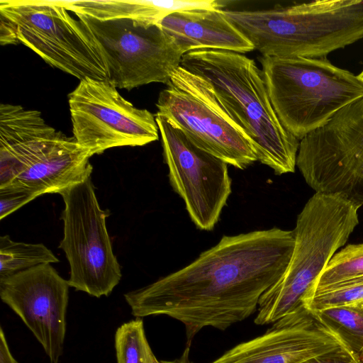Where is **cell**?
Segmentation results:
<instances>
[{
  "label": "cell",
  "mask_w": 363,
  "mask_h": 363,
  "mask_svg": "<svg viewBox=\"0 0 363 363\" xmlns=\"http://www.w3.org/2000/svg\"><path fill=\"white\" fill-rule=\"evenodd\" d=\"M69 285L51 264L0 279V297L23 320L51 363H58L66 334Z\"/></svg>",
  "instance_id": "4fadbf2b"
},
{
  "label": "cell",
  "mask_w": 363,
  "mask_h": 363,
  "mask_svg": "<svg viewBox=\"0 0 363 363\" xmlns=\"http://www.w3.org/2000/svg\"><path fill=\"white\" fill-rule=\"evenodd\" d=\"M59 259L42 243L16 242L9 235L0 237V279Z\"/></svg>",
  "instance_id": "ac0fdd59"
},
{
  "label": "cell",
  "mask_w": 363,
  "mask_h": 363,
  "mask_svg": "<svg viewBox=\"0 0 363 363\" xmlns=\"http://www.w3.org/2000/svg\"><path fill=\"white\" fill-rule=\"evenodd\" d=\"M73 138L92 157L159 139L155 115L136 108L108 80L86 78L68 94Z\"/></svg>",
  "instance_id": "8fae6325"
},
{
  "label": "cell",
  "mask_w": 363,
  "mask_h": 363,
  "mask_svg": "<svg viewBox=\"0 0 363 363\" xmlns=\"http://www.w3.org/2000/svg\"><path fill=\"white\" fill-rule=\"evenodd\" d=\"M296 166L315 193L363 205V97L300 140Z\"/></svg>",
  "instance_id": "ba28073f"
},
{
  "label": "cell",
  "mask_w": 363,
  "mask_h": 363,
  "mask_svg": "<svg viewBox=\"0 0 363 363\" xmlns=\"http://www.w3.org/2000/svg\"><path fill=\"white\" fill-rule=\"evenodd\" d=\"M189 347L186 348L185 352L184 353L183 356L182 357L181 359H177L176 361H174V362H167L165 361L166 363H190L189 359H188V354H189Z\"/></svg>",
  "instance_id": "484cf974"
},
{
  "label": "cell",
  "mask_w": 363,
  "mask_h": 363,
  "mask_svg": "<svg viewBox=\"0 0 363 363\" xmlns=\"http://www.w3.org/2000/svg\"><path fill=\"white\" fill-rule=\"evenodd\" d=\"M169 181L201 230H212L231 194L228 164L194 144L174 123L156 113Z\"/></svg>",
  "instance_id": "7c38bea8"
},
{
  "label": "cell",
  "mask_w": 363,
  "mask_h": 363,
  "mask_svg": "<svg viewBox=\"0 0 363 363\" xmlns=\"http://www.w3.org/2000/svg\"><path fill=\"white\" fill-rule=\"evenodd\" d=\"M302 363H363V358L342 343Z\"/></svg>",
  "instance_id": "cb8c5ba5"
},
{
  "label": "cell",
  "mask_w": 363,
  "mask_h": 363,
  "mask_svg": "<svg viewBox=\"0 0 363 363\" xmlns=\"http://www.w3.org/2000/svg\"><path fill=\"white\" fill-rule=\"evenodd\" d=\"M362 301L363 277H361L315 294L310 300L307 308L315 312L330 307L353 305Z\"/></svg>",
  "instance_id": "7402d4cb"
},
{
  "label": "cell",
  "mask_w": 363,
  "mask_h": 363,
  "mask_svg": "<svg viewBox=\"0 0 363 363\" xmlns=\"http://www.w3.org/2000/svg\"><path fill=\"white\" fill-rule=\"evenodd\" d=\"M75 15L99 21L130 18L148 24H158L164 17L188 10H216L221 7L216 0L170 1H57Z\"/></svg>",
  "instance_id": "e0dca14e"
},
{
  "label": "cell",
  "mask_w": 363,
  "mask_h": 363,
  "mask_svg": "<svg viewBox=\"0 0 363 363\" xmlns=\"http://www.w3.org/2000/svg\"><path fill=\"white\" fill-rule=\"evenodd\" d=\"M159 25L184 54L201 49L244 54L253 51L252 43L225 17L223 9H195L173 13Z\"/></svg>",
  "instance_id": "2e32d148"
},
{
  "label": "cell",
  "mask_w": 363,
  "mask_h": 363,
  "mask_svg": "<svg viewBox=\"0 0 363 363\" xmlns=\"http://www.w3.org/2000/svg\"><path fill=\"white\" fill-rule=\"evenodd\" d=\"M115 348L117 363H157L147 342L140 318L124 323L116 330Z\"/></svg>",
  "instance_id": "44dd1931"
},
{
  "label": "cell",
  "mask_w": 363,
  "mask_h": 363,
  "mask_svg": "<svg viewBox=\"0 0 363 363\" xmlns=\"http://www.w3.org/2000/svg\"><path fill=\"white\" fill-rule=\"evenodd\" d=\"M294 244L293 230L276 227L223 235L187 266L124 298L136 318L180 321L189 344L206 327L224 330L253 314L286 270Z\"/></svg>",
  "instance_id": "6da1fadb"
},
{
  "label": "cell",
  "mask_w": 363,
  "mask_h": 363,
  "mask_svg": "<svg viewBox=\"0 0 363 363\" xmlns=\"http://www.w3.org/2000/svg\"><path fill=\"white\" fill-rule=\"evenodd\" d=\"M355 205L338 194L315 193L297 216L295 244L281 277L261 296L257 325L307 309L315 284L359 223Z\"/></svg>",
  "instance_id": "277c9868"
},
{
  "label": "cell",
  "mask_w": 363,
  "mask_h": 363,
  "mask_svg": "<svg viewBox=\"0 0 363 363\" xmlns=\"http://www.w3.org/2000/svg\"><path fill=\"white\" fill-rule=\"evenodd\" d=\"M347 347L363 352V308L358 304L335 306L313 312Z\"/></svg>",
  "instance_id": "d6986e66"
},
{
  "label": "cell",
  "mask_w": 363,
  "mask_h": 363,
  "mask_svg": "<svg viewBox=\"0 0 363 363\" xmlns=\"http://www.w3.org/2000/svg\"><path fill=\"white\" fill-rule=\"evenodd\" d=\"M65 208L63 238L59 247L69 264V286L99 298L108 296L121 279L106 220L91 177L60 194Z\"/></svg>",
  "instance_id": "9c48e42d"
},
{
  "label": "cell",
  "mask_w": 363,
  "mask_h": 363,
  "mask_svg": "<svg viewBox=\"0 0 363 363\" xmlns=\"http://www.w3.org/2000/svg\"><path fill=\"white\" fill-rule=\"evenodd\" d=\"M271 104L282 125L301 140L363 97V83L326 57L259 58Z\"/></svg>",
  "instance_id": "5b68a950"
},
{
  "label": "cell",
  "mask_w": 363,
  "mask_h": 363,
  "mask_svg": "<svg viewBox=\"0 0 363 363\" xmlns=\"http://www.w3.org/2000/svg\"><path fill=\"white\" fill-rule=\"evenodd\" d=\"M0 363H18L9 350L2 328H0Z\"/></svg>",
  "instance_id": "d4e9b609"
},
{
  "label": "cell",
  "mask_w": 363,
  "mask_h": 363,
  "mask_svg": "<svg viewBox=\"0 0 363 363\" xmlns=\"http://www.w3.org/2000/svg\"><path fill=\"white\" fill-rule=\"evenodd\" d=\"M361 356H362V357L363 358V352H362V355H361Z\"/></svg>",
  "instance_id": "f1b7e54d"
},
{
  "label": "cell",
  "mask_w": 363,
  "mask_h": 363,
  "mask_svg": "<svg viewBox=\"0 0 363 363\" xmlns=\"http://www.w3.org/2000/svg\"><path fill=\"white\" fill-rule=\"evenodd\" d=\"M91 157L73 137L43 123L24 143L18 159L21 174L9 185L38 196L60 194L91 177Z\"/></svg>",
  "instance_id": "5bb4252c"
},
{
  "label": "cell",
  "mask_w": 363,
  "mask_h": 363,
  "mask_svg": "<svg viewBox=\"0 0 363 363\" xmlns=\"http://www.w3.org/2000/svg\"><path fill=\"white\" fill-rule=\"evenodd\" d=\"M341 344L312 311L303 309L274 322L263 335L237 345L211 363H302Z\"/></svg>",
  "instance_id": "9a60e30c"
},
{
  "label": "cell",
  "mask_w": 363,
  "mask_h": 363,
  "mask_svg": "<svg viewBox=\"0 0 363 363\" xmlns=\"http://www.w3.org/2000/svg\"><path fill=\"white\" fill-rule=\"evenodd\" d=\"M158 113L178 126L199 148L245 169L257 161L243 130L224 109L210 84L182 66L158 96Z\"/></svg>",
  "instance_id": "52a82bcc"
},
{
  "label": "cell",
  "mask_w": 363,
  "mask_h": 363,
  "mask_svg": "<svg viewBox=\"0 0 363 363\" xmlns=\"http://www.w3.org/2000/svg\"><path fill=\"white\" fill-rule=\"evenodd\" d=\"M361 277H363V243L348 245L331 258L315 284L313 296Z\"/></svg>",
  "instance_id": "ffe728a7"
},
{
  "label": "cell",
  "mask_w": 363,
  "mask_h": 363,
  "mask_svg": "<svg viewBox=\"0 0 363 363\" xmlns=\"http://www.w3.org/2000/svg\"><path fill=\"white\" fill-rule=\"evenodd\" d=\"M157 363H166L165 361H157Z\"/></svg>",
  "instance_id": "83f0119b"
},
{
  "label": "cell",
  "mask_w": 363,
  "mask_h": 363,
  "mask_svg": "<svg viewBox=\"0 0 363 363\" xmlns=\"http://www.w3.org/2000/svg\"><path fill=\"white\" fill-rule=\"evenodd\" d=\"M76 16L93 33L107 80L117 89L130 90L153 82L166 84L180 66L183 52L157 24L130 18L99 21Z\"/></svg>",
  "instance_id": "30bf717a"
},
{
  "label": "cell",
  "mask_w": 363,
  "mask_h": 363,
  "mask_svg": "<svg viewBox=\"0 0 363 363\" xmlns=\"http://www.w3.org/2000/svg\"><path fill=\"white\" fill-rule=\"evenodd\" d=\"M223 11L264 57H326L363 38V0H317L264 10Z\"/></svg>",
  "instance_id": "3957f363"
},
{
  "label": "cell",
  "mask_w": 363,
  "mask_h": 363,
  "mask_svg": "<svg viewBox=\"0 0 363 363\" xmlns=\"http://www.w3.org/2000/svg\"><path fill=\"white\" fill-rule=\"evenodd\" d=\"M57 1L1 0L0 16L19 43L79 81L107 80L99 46L88 26Z\"/></svg>",
  "instance_id": "8992f818"
},
{
  "label": "cell",
  "mask_w": 363,
  "mask_h": 363,
  "mask_svg": "<svg viewBox=\"0 0 363 363\" xmlns=\"http://www.w3.org/2000/svg\"><path fill=\"white\" fill-rule=\"evenodd\" d=\"M357 304H358L359 306H361L363 308V301L359 303H357Z\"/></svg>",
  "instance_id": "4316f807"
},
{
  "label": "cell",
  "mask_w": 363,
  "mask_h": 363,
  "mask_svg": "<svg viewBox=\"0 0 363 363\" xmlns=\"http://www.w3.org/2000/svg\"><path fill=\"white\" fill-rule=\"evenodd\" d=\"M38 196L27 189L8 185L0 188V219L2 220Z\"/></svg>",
  "instance_id": "603a6c76"
},
{
  "label": "cell",
  "mask_w": 363,
  "mask_h": 363,
  "mask_svg": "<svg viewBox=\"0 0 363 363\" xmlns=\"http://www.w3.org/2000/svg\"><path fill=\"white\" fill-rule=\"evenodd\" d=\"M180 66L210 84L250 140L257 161L277 175L294 172L300 140L279 121L262 69L253 60L232 51L201 49L184 54Z\"/></svg>",
  "instance_id": "7a4b0ae2"
}]
</instances>
